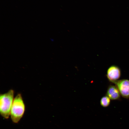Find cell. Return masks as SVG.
<instances>
[{
    "mask_svg": "<svg viewBox=\"0 0 129 129\" xmlns=\"http://www.w3.org/2000/svg\"><path fill=\"white\" fill-rule=\"evenodd\" d=\"M25 105L21 94H17L14 98L11 107L10 115L12 121L17 123L23 116Z\"/></svg>",
    "mask_w": 129,
    "mask_h": 129,
    "instance_id": "1",
    "label": "cell"
},
{
    "mask_svg": "<svg viewBox=\"0 0 129 129\" xmlns=\"http://www.w3.org/2000/svg\"><path fill=\"white\" fill-rule=\"evenodd\" d=\"M14 91L11 89L0 96V113L1 116L8 119L10 114L11 107L14 99Z\"/></svg>",
    "mask_w": 129,
    "mask_h": 129,
    "instance_id": "2",
    "label": "cell"
},
{
    "mask_svg": "<svg viewBox=\"0 0 129 129\" xmlns=\"http://www.w3.org/2000/svg\"><path fill=\"white\" fill-rule=\"evenodd\" d=\"M118 89L122 97L129 98V80L126 79L117 80L113 82Z\"/></svg>",
    "mask_w": 129,
    "mask_h": 129,
    "instance_id": "3",
    "label": "cell"
},
{
    "mask_svg": "<svg viewBox=\"0 0 129 129\" xmlns=\"http://www.w3.org/2000/svg\"><path fill=\"white\" fill-rule=\"evenodd\" d=\"M121 74L120 68L117 66L112 65L108 69L106 76L108 80L110 82H113L118 80Z\"/></svg>",
    "mask_w": 129,
    "mask_h": 129,
    "instance_id": "4",
    "label": "cell"
},
{
    "mask_svg": "<svg viewBox=\"0 0 129 129\" xmlns=\"http://www.w3.org/2000/svg\"><path fill=\"white\" fill-rule=\"evenodd\" d=\"M120 92L117 86L110 85L108 87L106 95L110 99L116 100L119 99L120 97Z\"/></svg>",
    "mask_w": 129,
    "mask_h": 129,
    "instance_id": "5",
    "label": "cell"
},
{
    "mask_svg": "<svg viewBox=\"0 0 129 129\" xmlns=\"http://www.w3.org/2000/svg\"><path fill=\"white\" fill-rule=\"evenodd\" d=\"M110 102V99L107 96L102 97L100 101L101 105L103 107H106L108 106Z\"/></svg>",
    "mask_w": 129,
    "mask_h": 129,
    "instance_id": "6",
    "label": "cell"
}]
</instances>
